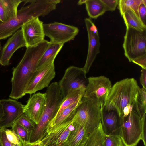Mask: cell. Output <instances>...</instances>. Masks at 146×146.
Listing matches in <instances>:
<instances>
[{
  "label": "cell",
  "instance_id": "obj_2",
  "mask_svg": "<svg viewBox=\"0 0 146 146\" xmlns=\"http://www.w3.org/2000/svg\"><path fill=\"white\" fill-rule=\"evenodd\" d=\"M59 0H33L29 5L17 11L16 17L0 23V40L12 36L26 23L47 15L55 10Z\"/></svg>",
  "mask_w": 146,
  "mask_h": 146
},
{
  "label": "cell",
  "instance_id": "obj_9",
  "mask_svg": "<svg viewBox=\"0 0 146 146\" xmlns=\"http://www.w3.org/2000/svg\"><path fill=\"white\" fill-rule=\"evenodd\" d=\"M82 68L74 66L68 67L58 84L63 98L70 92L82 88H86L88 79Z\"/></svg>",
  "mask_w": 146,
  "mask_h": 146
},
{
  "label": "cell",
  "instance_id": "obj_33",
  "mask_svg": "<svg viewBox=\"0 0 146 146\" xmlns=\"http://www.w3.org/2000/svg\"><path fill=\"white\" fill-rule=\"evenodd\" d=\"M5 128H0V137L2 146H22L13 144L9 141L6 136Z\"/></svg>",
  "mask_w": 146,
  "mask_h": 146
},
{
  "label": "cell",
  "instance_id": "obj_26",
  "mask_svg": "<svg viewBox=\"0 0 146 146\" xmlns=\"http://www.w3.org/2000/svg\"><path fill=\"white\" fill-rule=\"evenodd\" d=\"M141 4L146 5V1L119 0L118 4V9L122 16L125 11H131L135 13L140 19L138 11L139 6Z\"/></svg>",
  "mask_w": 146,
  "mask_h": 146
},
{
  "label": "cell",
  "instance_id": "obj_15",
  "mask_svg": "<svg viewBox=\"0 0 146 146\" xmlns=\"http://www.w3.org/2000/svg\"><path fill=\"white\" fill-rule=\"evenodd\" d=\"M26 47L22 31L19 29L7 40L0 51V64L8 66L14 52L21 47Z\"/></svg>",
  "mask_w": 146,
  "mask_h": 146
},
{
  "label": "cell",
  "instance_id": "obj_42",
  "mask_svg": "<svg viewBox=\"0 0 146 146\" xmlns=\"http://www.w3.org/2000/svg\"><path fill=\"white\" fill-rule=\"evenodd\" d=\"M86 0H80L79 1L78 3V5H82L83 4H85Z\"/></svg>",
  "mask_w": 146,
  "mask_h": 146
},
{
  "label": "cell",
  "instance_id": "obj_34",
  "mask_svg": "<svg viewBox=\"0 0 146 146\" xmlns=\"http://www.w3.org/2000/svg\"><path fill=\"white\" fill-rule=\"evenodd\" d=\"M105 5L106 11H114L118 5L119 0H101Z\"/></svg>",
  "mask_w": 146,
  "mask_h": 146
},
{
  "label": "cell",
  "instance_id": "obj_41",
  "mask_svg": "<svg viewBox=\"0 0 146 146\" xmlns=\"http://www.w3.org/2000/svg\"><path fill=\"white\" fill-rule=\"evenodd\" d=\"M4 115V113L2 104L0 100V121L1 120Z\"/></svg>",
  "mask_w": 146,
  "mask_h": 146
},
{
  "label": "cell",
  "instance_id": "obj_45",
  "mask_svg": "<svg viewBox=\"0 0 146 146\" xmlns=\"http://www.w3.org/2000/svg\"><path fill=\"white\" fill-rule=\"evenodd\" d=\"M60 146V145H50V146Z\"/></svg>",
  "mask_w": 146,
  "mask_h": 146
},
{
  "label": "cell",
  "instance_id": "obj_38",
  "mask_svg": "<svg viewBox=\"0 0 146 146\" xmlns=\"http://www.w3.org/2000/svg\"><path fill=\"white\" fill-rule=\"evenodd\" d=\"M140 81L143 88L146 89V70L142 69Z\"/></svg>",
  "mask_w": 146,
  "mask_h": 146
},
{
  "label": "cell",
  "instance_id": "obj_44",
  "mask_svg": "<svg viewBox=\"0 0 146 146\" xmlns=\"http://www.w3.org/2000/svg\"><path fill=\"white\" fill-rule=\"evenodd\" d=\"M0 146H2V143H1V142L0 137Z\"/></svg>",
  "mask_w": 146,
  "mask_h": 146
},
{
  "label": "cell",
  "instance_id": "obj_40",
  "mask_svg": "<svg viewBox=\"0 0 146 146\" xmlns=\"http://www.w3.org/2000/svg\"><path fill=\"white\" fill-rule=\"evenodd\" d=\"M22 146H44L41 141H37L36 142L30 143H26Z\"/></svg>",
  "mask_w": 146,
  "mask_h": 146
},
{
  "label": "cell",
  "instance_id": "obj_37",
  "mask_svg": "<svg viewBox=\"0 0 146 146\" xmlns=\"http://www.w3.org/2000/svg\"><path fill=\"white\" fill-rule=\"evenodd\" d=\"M141 120L142 126V134L141 140H142L144 146H146V115Z\"/></svg>",
  "mask_w": 146,
  "mask_h": 146
},
{
  "label": "cell",
  "instance_id": "obj_16",
  "mask_svg": "<svg viewBox=\"0 0 146 146\" xmlns=\"http://www.w3.org/2000/svg\"><path fill=\"white\" fill-rule=\"evenodd\" d=\"M45 93H37L32 95L24 106V114L36 125L38 123L46 105Z\"/></svg>",
  "mask_w": 146,
  "mask_h": 146
},
{
  "label": "cell",
  "instance_id": "obj_7",
  "mask_svg": "<svg viewBox=\"0 0 146 146\" xmlns=\"http://www.w3.org/2000/svg\"><path fill=\"white\" fill-rule=\"evenodd\" d=\"M141 119L133 110L127 117L121 119L120 136L125 146H136L141 140Z\"/></svg>",
  "mask_w": 146,
  "mask_h": 146
},
{
  "label": "cell",
  "instance_id": "obj_12",
  "mask_svg": "<svg viewBox=\"0 0 146 146\" xmlns=\"http://www.w3.org/2000/svg\"><path fill=\"white\" fill-rule=\"evenodd\" d=\"M84 22L88 37V47L85 63L82 69L85 72L88 73L100 52V37L97 27L91 19L86 18Z\"/></svg>",
  "mask_w": 146,
  "mask_h": 146
},
{
  "label": "cell",
  "instance_id": "obj_6",
  "mask_svg": "<svg viewBox=\"0 0 146 146\" xmlns=\"http://www.w3.org/2000/svg\"><path fill=\"white\" fill-rule=\"evenodd\" d=\"M46 102L43 113L38 123L43 129L47 127L56 115L63 97L57 82L52 83L47 87L45 93Z\"/></svg>",
  "mask_w": 146,
  "mask_h": 146
},
{
  "label": "cell",
  "instance_id": "obj_3",
  "mask_svg": "<svg viewBox=\"0 0 146 146\" xmlns=\"http://www.w3.org/2000/svg\"><path fill=\"white\" fill-rule=\"evenodd\" d=\"M141 89L133 78L117 81L111 89L105 105V111H115L121 119L125 107L128 104L134 107Z\"/></svg>",
  "mask_w": 146,
  "mask_h": 146
},
{
  "label": "cell",
  "instance_id": "obj_25",
  "mask_svg": "<svg viewBox=\"0 0 146 146\" xmlns=\"http://www.w3.org/2000/svg\"><path fill=\"white\" fill-rule=\"evenodd\" d=\"M122 17L126 28H132L140 31L146 30V25L133 11H127L124 13Z\"/></svg>",
  "mask_w": 146,
  "mask_h": 146
},
{
  "label": "cell",
  "instance_id": "obj_24",
  "mask_svg": "<svg viewBox=\"0 0 146 146\" xmlns=\"http://www.w3.org/2000/svg\"><path fill=\"white\" fill-rule=\"evenodd\" d=\"M86 89V88H82L75 90L70 92L63 98L59 109L54 118L58 116L65 108L82 99L84 95Z\"/></svg>",
  "mask_w": 146,
  "mask_h": 146
},
{
  "label": "cell",
  "instance_id": "obj_17",
  "mask_svg": "<svg viewBox=\"0 0 146 146\" xmlns=\"http://www.w3.org/2000/svg\"><path fill=\"white\" fill-rule=\"evenodd\" d=\"M74 128L72 120L64 123L47 133L41 141L44 146H61L66 141Z\"/></svg>",
  "mask_w": 146,
  "mask_h": 146
},
{
  "label": "cell",
  "instance_id": "obj_13",
  "mask_svg": "<svg viewBox=\"0 0 146 146\" xmlns=\"http://www.w3.org/2000/svg\"><path fill=\"white\" fill-rule=\"evenodd\" d=\"M43 25V22L36 17L26 23L22 27L26 48L36 46L45 40Z\"/></svg>",
  "mask_w": 146,
  "mask_h": 146
},
{
  "label": "cell",
  "instance_id": "obj_23",
  "mask_svg": "<svg viewBox=\"0 0 146 146\" xmlns=\"http://www.w3.org/2000/svg\"><path fill=\"white\" fill-rule=\"evenodd\" d=\"M85 4L90 18L96 19L107 11L105 5L101 0H86Z\"/></svg>",
  "mask_w": 146,
  "mask_h": 146
},
{
  "label": "cell",
  "instance_id": "obj_21",
  "mask_svg": "<svg viewBox=\"0 0 146 146\" xmlns=\"http://www.w3.org/2000/svg\"><path fill=\"white\" fill-rule=\"evenodd\" d=\"M73 124V129L66 141L61 146H84L88 135L83 127L74 121Z\"/></svg>",
  "mask_w": 146,
  "mask_h": 146
},
{
  "label": "cell",
  "instance_id": "obj_27",
  "mask_svg": "<svg viewBox=\"0 0 146 146\" xmlns=\"http://www.w3.org/2000/svg\"><path fill=\"white\" fill-rule=\"evenodd\" d=\"M105 135L100 122L89 135L84 146H104Z\"/></svg>",
  "mask_w": 146,
  "mask_h": 146
},
{
  "label": "cell",
  "instance_id": "obj_43",
  "mask_svg": "<svg viewBox=\"0 0 146 146\" xmlns=\"http://www.w3.org/2000/svg\"><path fill=\"white\" fill-rule=\"evenodd\" d=\"M2 48L1 43V42H0V51L1 50Z\"/></svg>",
  "mask_w": 146,
  "mask_h": 146
},
{
  "label": "cell",
  "instance_id": "obj_8",
  "mask_svg": "<svg viewBox=\"0 0 146 146\" xmlns=\"http://www.w3.org/2000/svg\"><path fill=\"white\" fill-rule=\"evenodd\" d=\"M123 46L124 55L129 62L146 54V30L140 31L126 28Z\"/></svg>",
  "mask_w": 146,
  "mask_h": 146
},
{
  "label": "cell",
  "instance_id": "obj_18",
  "mask_svg": "<svg viewBox=\"0 0 146 146\" xmlns=\"http://www.w3.org/2000/svg\"><path fill=\"white\" fill-rule=\"evenodd\" d=\"M101 123L104 134L120 136L121 119L115 111H104L102 113Z\"/></svg>",
  "mask_w": 146,
  "mask_h": 146
},
{
  "label": "cell",
  "instance_id": "obj_1",
  "mask_svg": "<svg viewBox=\"0 0 146 146\" xmlns=\"http://www.w3.org/2000/svg\"><path fill=\"white\" fill-rule=\"evenodd\" d=\"M49 43V42L44 40L36 46L26 48L21 60L13 68L12 89L9 97L17 100L26 94L25 91L28 83Z\"/></svg>",
  "mask_w": 146,
  "mask_h": 146
},
{
  "label": "cell",
  "instance_id": "obj_5",
  "mask_svg": "<svg viewBox=\"0 0 146 146\" xmlns=\"http://www.w3.org/2000/svg\"><path fill=\"white\" fill-rule=\"evenodd\" d=\"M83 97L99 106L103 110L112 86L110 79L104 76L90 77Z\"/></svg>",
  "mask_w": 146,
  "mask_h": 146
},
{
  "label": "cell",
  "instance_id": "obj_31",
  "mask_svg": "<svg viewBox=\"0 0 146 146\" xmlns=\"http://www.w3.org/2000/svg\"><path fill=\"white\" fill-rule=\"evenodd\" d=\"M25 128L29 132L34 129L35 124L25 114L21 115L15 121Z\"/></svg>",
  "mask_w": 146,
  "mask_h": 146
},
{
  "label": "cell",
  "instance_id": "obj_10",
  "mask_svg": "<svg viewBox=\"0 0 146 146\" xmlns=\"http://www.w3.org/2000/svg\"><path fill=\"white\" fill-rule=\"evenodd\" d=\"M43 26L45 36L52 43L64 44L74 39L79 31L76 27L58 22L43 24Z\"/></svg>",
  "mask_w": 146,
  "mask_h": 146
},
{
  "label": "cell",
  "instance_id": "obj_22",
  "mask_svg": "<svg viewBox=\"0 0 146 146\" xmlns=\"http://www.w3.org/2000/svg\"><path fill=\"white\" fill-rule=\"evenodd\" d=\"M64 44L51 42L43 53L38 63L36 70L54 62L56 56L63 46Z\"/></svg>",
  "mask_w": 146,
  "mask_h": 146
},
{
  "label": "cell",
  "instance_id": "obj_29",
  "mask_svg": "<svg viewBox=\"0 0 146 146\" xmlns=\"http://www.w3.org/2000/svg\"><path fill=\"white\" fill-rule=\"evenodd\" d=\"M11 127L12 130L19 137L22 145L29 142L30 132L26 129L16 122H15Z\"/></svg>",
  "mask_w": 146,
  "mask_h": 146
},
{
  "label": "cell",
  "instance_id": "obj_36",
  "mask_svg": "<svg viewBox=\"0 0 146 146\" xmlns=\"http://www.w3.org/2000/svg\"><path fill=\"white\" fill-rule=\"evenodd\" d=\"M138 12L140 19L144 24L146 25V5L141 4L139 6Z\"/></svg>",
  "mask_w": 146,
  "mask_h": 146
},
{
  "label": "cell",
  "instance_id": "obj_20",
  "mask_svg": "<svg viewBox=\"0 0 146 146\" xmlns=\"http://www.w3.org/2000/svg\"><path fill=\"white\" fill-rule=\"evenodd\" d=\"M23 0H0V21L5 22L16 17L17 8Z\"/></svg>",
  "mask_w": 146,
  "mask_h": 146
},
{
  "label": "cell",
  "instance_id": "obj_35",
  "mask_svg": "<svg viewBox=\"0 0 146 146\" xmlns=\"http://www.w3.org/2000/svg\"><path fill=\"white\" fill-rule=\"evenodd\" d=\"M131 62L140 66L142 69L146 70V54L133 59Z\"/></svg>",
  "mask_w": 146,
  "mask_h": 146
},
{
  "label": "cell",
  "instance_id": "obj_39",
  "mask_svg": "<svg viewBox=\"0 0 146 146\" xmlns=\"http://www.w3.org/2000/svg\"><path fill=\"white\" fill-rule=\"evenodd\" d=\"M133 106L131 104H128L124 108L123 113L121 119L127 116L133 110Z\"/></svg>",
  "mask_w": 146,
  "mask_h": 146
},
{
  "label": "cell",
  "instance_id": "obj_32",
  "mask_svg": "<svg viewBox=\"0 0 146 146\" xmlns=\"http://www.w3.org/2000/svg\"><path fill=\"white\" fill-rule=\"evenodd\" d=\"M5 131L7 138L9 142L15 145H22L19 137L13 131L5 128Z\"/></svg>",
  "mask_w": 146,
  "mask_h": 146
},
{
  "label": "cell",
  "instance_id": "obj_19",
  "mask_svg": "<svg viewBox=\"0 0 146 146\" xmlns=\"http://www.w3.org/2000/svg\"><path fill=\"white\" fill-rule=\"evenodd\" d=\"M82 99L63 110L58 116L52 120L47 127L46 135L60 125L72 120Z\"/></svg>",
  "mask_w": 146,
  "mask_h": 146
},
{
  "label": "cell",
  "instance_id": "obj_11",
  "mask_svg": "<svg viewBox=\"0 0 146 146\" xmlns=\"http://www.w3.org/2000/svg\"><path fill=\"white\" fill-rule=\"evenodd\" d=\"M56 75L54 62L36 70L27 85L25 94H32L48 87Z\"/></svg>",
  "mask_w": 146,
  "mask_h": 146
},
{
  "label": "cell",
  "instance_id": "obj_4",
  "mask_svg": "<svg viewBox=\"0 0 146 146\" xmlns=\"http://www.w3.org/2000/svg\"><path fill=\"white\" fill-rule=\"evenodd\" d=\"M103 110L99 106L83 97L72 121L83 127L88 136L100 123Z\"/></svg>",
  "mask_w": 146,
  "mask_h": 146
},
{
  "label": "cell",
  "instance_id": "obj_30",
  "mask_svg": "<svg viewBox=\"0 0 146 146\" xmlns=\"http://www.w3.org/2000/svg\"><path fill=\"white\" fill-rule=\"evenodd\" d=\"M104 146H125L119 136L105 135Z\"/></svg>",
  "mask_w": 146,
  "mask_h": 146
},
{
  "label": "cell",
  "instance_id": "obj_28",
  "mask_svg": "<svg viewBox=\"0 0 146 146\" xmlns=\"http://www.w3.org/2000/svg\"><path fill=\"white\" fill-rule=\"evenodd\" d=\"M141 119L146 115V89L142 88L139 91L134 107Z\"/></svg>",
  "mask_w": 146,
  "mask_h": 146
},
{
  "label": "cell",
  "instance_id": "obj_14",
  "mask_svg": "<svg viewBox=\"0 0 146 146\" xmlns=\"http://www.w3.org/2000/svg\"><path fill=\"white\" fill-rule=\"evenodd\" d=\"M4 115L0 121V128L11 127L17 120L24 114V106L15 100L8 99L0 100Z\"/></svg>",
  "mask_w": 146,
  "mask_h": 146
}]
</instances>
